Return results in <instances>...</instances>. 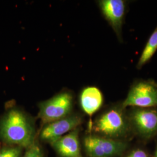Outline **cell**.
I'll return each mask as SVG.
<instances>
[{"label":"cell","mask_w":157,"mask_h":157,"mask_svg":"<svg viewBox=\"0 0 157 157\" xmlns=\"http://www.w3.org/2000/svg\"><path fill=\"white\" fill-rule=\"evenodd\" d=\"M0 137L19 147L30 148L34 144V129L24 112L12 108L0 119Z\"/></svg>","instance_id":"cell-1"},{"label":"cell","mask_w":157,"mask_h":157,"mask_svg":"<svg viewBox=\"0 0 157 157\" xmlns=\"http://www.w3.org/2000/svg\"><path fill=\"white\" fill-rule=\"evenodd\" d=\"M122 105L128 107L148 108L157 106V83L151 79H138L130 86Z\"/></svg>","instance_id":"cell-2"},{"label":"cell","mask_w":157,"mask_h":157,"mask_svg":"<svg viewBox=\"0 0 157 157\" xmlns=\"http://www.w3.org/2000/svg\"><path fill=\"white\" fill-rule=\"evenodd\" d=\"M122 104L120 107L112 108L97 118L94 124L96 132L109 137H118L126 133L129 118H126Z\"/></svg>","instance_id":"cell-3"},{"label":"cell","mask_w":157,"mask_h":157,"mask_svg":"<svg viewBox=\"0 0 157 157\" xmlns=\"http://www.w3.org/2000/svg\"><path fill=\"white\" fill-rule=\"evenodd\" d=\"M72 106V95L62 92L40 104L39 117L43 124H50L67 117Z\"/></svg>","instance_id":"cell-4"},{"label":"cell","mask_w":157,"mask_h":157,"mask_svg":"<svg viewBox=\"0 0 157 157\" xmlns=\"http://www.w3.org/2000/svg\"><path fill=\"white\" fill-rule=\"evenodd\" d=\"M101 13L112 28L119 42L122 43V29L128 9L125 0H101L98 1Z\"/></svg>","instance_id":"cell-5"},{"label":"cell","mask_w":157,"mask_h":157,"mask_svg":"<svg viewBox=\"0 0 157 157\" xmlns=\"http://www.w3.org/2000/svg\"><path fill=\"white\" fill-rule=\"evenodd\" d=\"M84 148L90 157H114L121 155L126 145L122 142L90 135L84 139Z\"/></svg>","instance_id":"cell-6"},{"label":"cell","mask_w":157,"mask_h":157,"mask_svg":"<svg viewBox=\"0 0 157 157\" xmlns=\"http://www.w3.org/2000/svg\"><path fill=\"white\" fill-rule=\"evenodd\" d=\"M128 118L130 124L141 136L149 137L157 133L156 109L133 107Z\"/></svg>","instance_id":"cell-7"},{"label":"cell","mask_w":157,"mask_h":157,"mask_svg":"<svg viewBox=\"0 0 157 157\" xmlns=\"http://www.w3.org/2000/svg\"><path fill=\"white\" fill-rule=\"evenodd\" d=\"M82 122V118L78 115L67 116L47 124L41 132L40 137L43 140L52 143L62 137L65 133L75 130Z\"/></svg>","instance_id":"cell-8"},{"label":"cell","mask_w":157,"mask_h":157,"mask_svg":"<svg viewBox=\"0 0 157 157\" xmlns=\"http://www.w3.org/2000/svg\"><path fill=\"white\" fill-rule=\"evenodd\" d=\"M51 144L61 157H83L80 149L77 129Z\"/></svg>","instance_id":"cell-9"},{"label":"cell","mask_w":157,"mask_h":157,"mask_svg":"<svg viewBox=\"0 0 157 157\" xmlns=\"http://www.w3.org/2000/svg\"><path fill=\"white\" fill-rule=\"evenodd\" d=\"M104 102V96L101 90L95 86L84 88L80 95V105L86 114L92 116L101 108Z\"/></svg>","instance_id":"cell-10"},{"label":"cell","mask_w":157,"mask_h":157,"mask_svg":"<svg viewBox=\"0 0 157 157\" xmlns=\"http://www.w3.org/2000/svg\"><path fill=\"white\" fill-rule=\"evenodd\" d=\"M157 51V26L146 43L145 47L141 54L136 68L141 69L150 62Z\"/></svg>","instance_id":"cell-11"},{"label":"cell","mask_w":157,"mask_h":157,"mask_svg":"<svg viewBox=\"0 0 157 157\" xmlns=\"http://www.w3.org/2000/svg\"><path fill=\"white\" fill-rule=\"evenodd\" d=\"M22 150L19 147H10L0 151V157H21Z\"/></svg>","instance_id":"cell-12"},{"label":"cell","mask_w":157,"mask_h":157,"mask_svg":"<svg viewBox=\"0 0 157 157\" xmlns=\"http://www.w3.org/2000/svg\"><path fill=\"white\" fill-rule=\"evenodd\" d=\"M23 157H43V154L39 147L33 144L29 148L28 150Z\"/></svg>","instance_id":"cell-13"},{"label":"cell","mask_w":157,"mask_h":157,"mask_svg":"<svg viewBox=\"0 0 157 157\" xmlns=\"http://www.w3.org/2000/svg\"><path fill=\"white\" fill-rule=\"evenodd\" d=\"M127 157H148V156L144 151L136 150L132 152Z\"/></svg>","instance_id":"cell-14"},{"label":"cell","mask_w":157,"mask_h":157,"mask_svg":"<svg viewBox=\"0 0 157 157\" xmlns=\"http://www.w3.org/2000/svg\"><path fill=\"white\" fill-rule=\"evenodd\" d=\"M155 157H157V148L156 151H155Z\"/></svg>","instance_id":"cell-15"}]
</instances>
